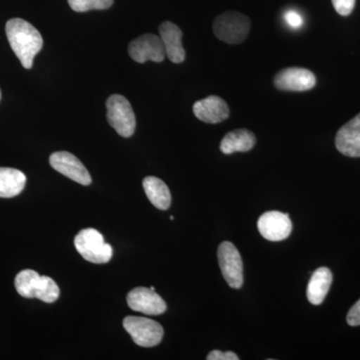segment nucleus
Listing matches in <instances>:
<instances>
[{"instance_id":"6e6552de","label":"nucleus","mask_w":360,"mask_h":360,"mask_svg":"<svg viewBox=\"0 0 360 360\" xmlns=\"http://www.w3.org/2000/svg\"><path fill=\"white\" fill-rule=\"evenodd\" d=\"M129 53L130 58L139 63H144L148 60L162 63L167 58L165 45L160 37L150 33L132 40L129 46Z\"/></svg>"},{"instance_id":"f03ea898","label":"nucleus","mask_w":360,"mask_h":360,"mask_svg":"<svg viewBox=\"0 0 360 360\" xmlns=\"http://www.w3.org/2000/svg\"><path fill=\"white\" fill-rule=\"evenodd\" d=\"M16 290L22 297L37 298L41 302L53 303L58 300L60 290L58 284L49 276H41L35 270L20 271L14 281Z\"/></svg>"},{"instance_id":"f8f14e48","label":"nucleus","mask_w":360,"mask_h":360,"mask_svg":"<svg viewBox=\"0 0 360 360\" xmlns=\"http://www.w3.org/2000/svg\"><path fill=\"white\" fill-rule=\"evenodd\" d=\"M127 304L134 311L146 315H160L167 310V303L155 290L150 288H136L127 295Z\"/></svg>"},{"instance_id":"5701e85b","label":"nucleus","mask_w":360,"mask_h":360,"mask_svg":"<svg viewBox=\"0 0 360 360\" xmlns=\"http://www.w3.org/2000/svg\"><path fill=\"white\" fill-rule=\"evenodd\" d=\"M207 360H239L238 355L232 352H220V350H212L206 356Z\"/></svg>"},{"instance_id":"f257e3e1","label":"nucleus","mask_w":360,"mask_h":360,"mask_svg":"<svg viewBox=\"0 0 360 360\" xmlns=\"http://www.w3.org/2000/svg\"><path fill=\"white\" fill-rule=\"evenodd\" d=\"M7 39L21 65L26 70L32 68L33 59L44 46V39L37 28L21 18L7 21Z\"/></svg>"},{"instance_id":"4be33fe9","label":"nucleus","mask_w":360,"mask_h":360,"mask_svg":"<svg viewBox=\"0 0 360 360\" xmlns=\"http://www.w3.org/2000/svg\"><path fill=\"white\" fill-rule=\"evenodd\" d=\"M284 20L291 28H300L303 25V18L296 11H288L284 14Z\"/></svg>"},{"instance_id":"dca6fc26","label":"nucleus","mask_w":360,"mask_h":360,"mask_svg":"<svg viewBox=\"0 0 360 360\" xmlns=\"http://www.w3.org/2000/svg\"><path fill=\"white\" fill-rule=\"evenodd\" d=\"M257 143L255 135L248 129H236L229 132L220 143V150L224 155L234 153H248Z\"/></svg>"},{"instance_id":"9b49d317","label":"nucleus","mask_w":360,"mask_h":360,"mask_svg":"<svg viewBox=\"0 0 360 360\" xmlns=\"http://www.w3.org/2000/svg\"><path fill=\"white\" fill-rule=\"evenodd\" d=\"M316 84V77L311 71L302 68H288L277 72L274 85L284 91H307Z\"/></svg>"},{"instance_id":"4468645a","label":"nucleus","mask_w":360,"mask_h":360,"mask_svg":"<svg viewBox=\"0 0 360 360\" xmlns=\"http://www.w3.org/2000/svg\"><path fill=\"white\" fill-rule=\"evenodd\" d=\"M335 146L343 155L360 158V113L338 130Z\"/></svg>"},{"instance_id":"f3484780","label":"nucleus","mask_w":360,"mask_h":360,"mask_svg":"<svg viewBox=\"0 0 360 360\" xmlns=\"http://www.w3.org/2000/svg\"><path fill=\"white\" fill-rule=\"evenodd\" d=\"M333 283V274L328 267H319L310 277L307 286V295L309 302L314 305H319L326 300L329 288Z\"/></svg>"},{"instance_id":"aec40b11","label":"nucleus","mask_w":360,"mask_h":360,"mask_svg":"<svg viewBox=\"0 0 360 360\" xmlns=\"http://www.w3.org/2000/svg\"><path fill=\"white\" fill-rule=\"evenodd\" d=\"M68 4L72 11L77 13H86V11L98 9L110 8L115 0H68Z\"/></svg>"},{"instance_id":"2eb2a0df","label":"nucleus","mask_w":360,"mask_h":360,"mask_svg":"<svg viewBox=\"0 0 360 360\" xmlns=\"http://www.w3.org/2000/svg\"><path fill=\"white\" fill-rule=\"evenodd\" d=\"M160 39L165 45V54L172 63H181L186 59V51L182 45V32L179 26L170 21L160 25Z\"/></svg>"},{"instance_id":"b1692460","label":"nucleus","mask_w":360,"mask_h":360,"mask_svg":"<svg viewBox=\"0 0 360 360\" xmlns=\"http://www.w3.org/2000/svg\"><path fill=\"white\" fill-rule=\"evenodd\" d=\"M347 321L350 326H360V300L350 309Z\"/></svg>"},{"instance_id":"423d86ee","label":"nucleus","mask_w":360,"mask_h":360,"mask_svg":"<svg viewBox=\"0 0 360 360\" xmlns=\"http://www.w3.org/2000/svg\"><path fill=\"white\" fill-rule=\"evenodd\" d=\"M123 326L134 343L142 347H153L160 345L165 333L158 321L148 317L127 316L123 319Z\"/></svg>"},{"instance_id":"6ab92c4d","label":"nucleus","mask_w":360,"mask_h":360,"mask_svg":"<svg viewBox=\"0 0 360 360\" xmlns=\"http://www.w3.org/2000/svg\"><path fill=\"white\" fill-rule=\"evenodd\" d=\"M26 176L15 168L0 167V198H11L22 193Z\"/></svg>"},{"instance_id":"a878e982","label":"nucleus","mask_w":360,"mask_h":360,"mask_svg":"<svg viewBox=\"0 0 360 360\" xmlns=\"http://www.w3.org/2000/svg\"><path fill=\"white\" fill-rule=\"evenodd\" d=\"M0 99H1V91H0Z\"/></svg>"},{"instance_id":"393cba45","label":"nucleus","mask_w":360,"mask_h":360,"mask_svg":"<svg viewBox=\"0 0 360 360\" xmlns=\"http://www.w3.org/2000/svg\"><path fill=\"white\" fill-rule=\"evenodd\" d=\"M150 290H155V288H153V286H151Z\"/></svg>"},{"instance_id":"9d476101","label":"nucleus","mask_w":360,"mask_h":360,"mask_svg":"<svg viewBox=\"0 0 360 360\" xmlns=\"http://www.w3.org/2000/svg\"><path fill=\"white\" fill-rule=\"evenodd\" d=\"M258 231L269 241L284 240L290 236L292 224L290 215L281 212H267L257 221Z\"/></svg>"},{"instance_id":"412c9836","label":"nucleus","mask_w":360,"mask_h":360,"mask_svg":"<svg viewBox=\"0 0 360 360\" xmlns=\"http://www.w3.org/2000/svg\"><path fill=\"white\" fill-rule=\"evenodd\" d=\"M336 13L341 16H348L354 11L355 0H331Z\"/></svg>"},{"instance_id":"7ed1b4c3","label":"nucleus","mask_w":360,"mask_h":360,"mask_svg":"<svg viewBox=\"0 0 360 360\" xmlns=\"http://www.w3.org/2000/svg\"><path fill=\"white\" fill-rule=\"evenodd\" d=\"M250 20L248 16L236 11L220 14L213 22V32L221 41L229 44H239L248 39Z\"/></svg>"},{"instance_id":"1a4fd4ad","label":"nucleus","mask_w":360,"mask_h":360,"mask_svg":"<svg viewBox=\"0 0 360 360\" xmlns=\"http://www.w3.org/2000/svg\"><path fill=\"white\" fill-rule=\"evenodd\" d=\"M49 163L51 167L59 174L65 175L82 186H89L91 184L92 179L89 170L77 156L71 155L68 151H58L52 153L49 158Z\"/></svg>"},{"instance_id":"20e7f679","label":"nucleus","mask_w":360,"mask_h":360,"mask_svg":"<svg viewBox=\"0 0 360 360\" xmlns=\"http://www.w3.org/2000/svg\"><path fill=\"white\" fill-rule=\"evenodd\" d=\"M75 245L79 255L92 264H106L112 257V248L104 241L103 234L94 229L79 231L75 236Z\"/></svg>"},{"instance_id":"39448f33","label":"nucleus","mask_w":360,"mask_h":360,"mask_svg":"<svg viewBox=\"0 0 360 360\" xmlns=\"http://www.w3.org/2000/svg\"><path fill=\"white\" fill-rule=\"evenodd\" d=\"M108 120L120 136L130 137L136 127V118L131 104L120 94H113L106 101Z\"/></svg>"},{"instance_id":"a211bd4d","label":"nucleus","mask_w":360,"mask_h":360,"mask_svg":"<svg viewBox=\"0 0 360 360\" xmlns=\"http://www.w3.org/2000/svg\"><path fill=\"white\" fill-rule=\"evenodd\" d=\"M144 191L149 201L160 210H167L172 203L169 188L162 180L155 176H148L142 181Z\"/></svg>"},{"instance_id":"ddd939ff","label":"nucleus","mask_w":360,"mask_h":360,"mask_svg":"<svg viewBox=\"0 0 360 360\" xmlns=\"http://www.w3.org/2000/svg\"><path fill=\"white\" fill-rule=\"evenodd\" d=\"M193 113L198 120L217 124L229 117V108L221 97L210 96L193 104Z\"/></svg>"},{"instance_id":"0eeeda50","label":"nucleus","mask_w":360,"mask_h":360,"mask_svg":"<svg viewBox=\"0 0 360 360\" xmlns=\"http://www.w3.org/2000/svg\"><path fill=\"white\" fill-rule=\"evenodd\" d=\"M222 276L229 285L234 290L243 288V264L238 248L229 241H224L217 251Z\"/></svg>"}]
</instances>
